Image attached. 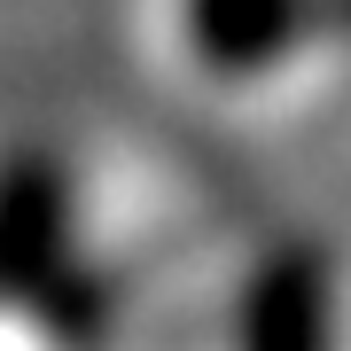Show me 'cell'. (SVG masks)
<instances>
[{"instance_id":"obj_1","label":"cell","mask_w":351,"mask_h":351,"mask_svg":"<svg viewBox=\"0 0 351 351\" xmlns=\"http://www.w3.org/2000/svg\"><path fill=\"white\" fill-rule=\"evenodd\" d=\"M188 47L219 78H258L304 47V0H188Z\"/></svg>"}]
</instances>
